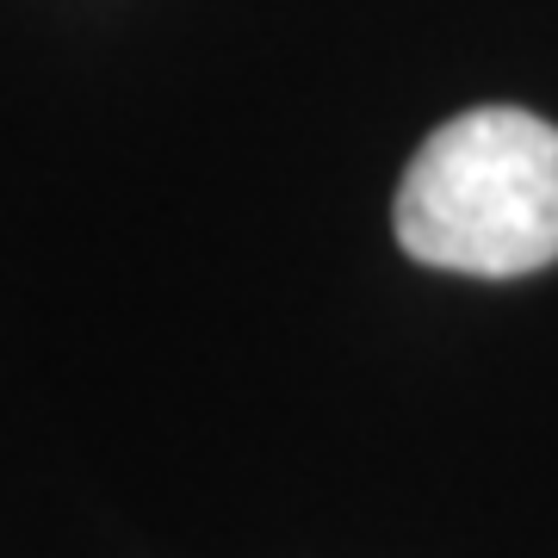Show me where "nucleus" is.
Segmentation results:
<instances>
[{"instance_id": "1", "label": "nucleus", "mask_w": 558, "mask_h": 558, "mask_svg": "<svg viewBox=\"0 0 558 558\" xmlns=\"http://www.w3.org/2000/svg\"><path fill=\"white\" fill-rule=\"evenodd\" d=\"M403 255L447 274L515 279L558 260V124L521 106L459 112L398 186Z\"/></svg>"}]
</instances>
